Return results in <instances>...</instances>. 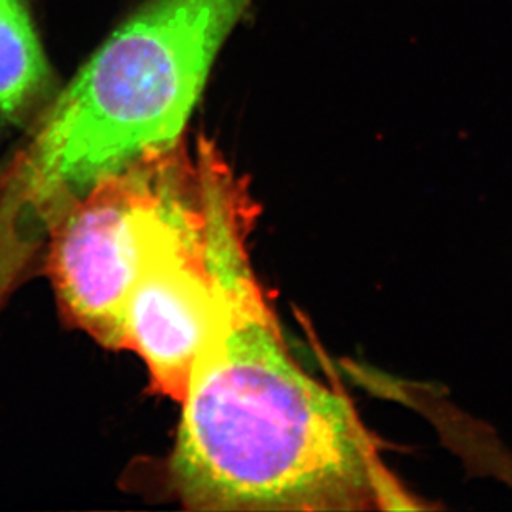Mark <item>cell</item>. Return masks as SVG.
Masks as SVG:
<instances>
[{"instance_id":"1","label":"cell","mask_w":512,"mask_h":512,"mask_svg":"<svg viewBox=\"0 0 512 512\" xmlns=\"http://www.w3.org/2000/svg\"><path fill=\"white\" fill-rule=\"evenodd\" d=\"M206 211L213 322L179 401L174 494L193 511L408 506L352 403L290 355L252 266L251 189L218 184Z\"/></svg>"},{"instance_id":"2","label":"cell","mask_w":512,"mask_h":512,"mask_svg":"<svg viewBox=\"0 0 512 512\" xmlns=\"http://www.w3.org/2000/svg\"><path fill=\"white\" fill-rule=\"evenodd\" d=\"M251 0H145L42 113L7 163L47 219L100 179L183 140Z\"/></svg>"},{"instance_id":"3","label":"cell","mask_w":512,"mask_h":512,"mask_svg":"<svg viewBox=\"0 0 512 512\" xmlns=\"http://www.w3.org/2000/svg\"><path fill=\"white\" fill-rule=\"evenodd\" d=\"M213 312L203 163L183 138L165 150L126 307V350L140 355L156 392L181 401Z\"/></svg>"},{"instance_id":"4","label":"cell","mask_w":512,"mask_h":512,"mask_svg":"<svg viewBox=\"0 0 512 512\" xmlns=\"http://www.w3.org/2000/svg\"><path fill=\"white\" fill-rule=\"evenodd\" d=\"M165 150L100 179L47 221V264L58 304L75 327L110 350H126V307Z\"/></svg>"},{"instance_id":"5","label":"cell","mask_w":512,"mask_h":512,"mask_svg":"<svg viewBox=\"0 0 512 512\" xmlns=\"http://www.w3.org/2000/svg\"><path fill=\"white\" fill-rule=\"evenodd\" d=\"M50 70L25 0H0V115L22 120L44 102Z\"/></svg>"},{"instance_id":"6","label":"cell","mask_w":512,"mask_h":512,"mask_svg":"<svg viewBox=\"0 0 512 512\" xmlns=\"http://www.w3.org/2000/svg\"><path fill=\"white\" fill-rule=\"evenodd\" d=\"M44 229V218L5 165L0 170V304L34 262Z\"/></svg>"}]
</instances>
